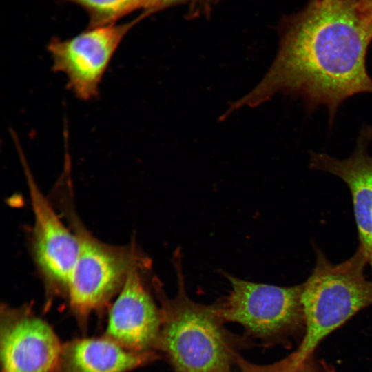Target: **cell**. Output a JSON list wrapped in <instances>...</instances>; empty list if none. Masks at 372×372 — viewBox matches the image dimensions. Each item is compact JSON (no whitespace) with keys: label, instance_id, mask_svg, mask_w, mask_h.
Segmentation results:
<instances>
[{"label":"cell","instance_id":"obj_1","mask_svg":"<svg viewBox=\"0 0 372 372\" xmlns=\"http://www.w3.org/2000/svg\"><path fill=\"white\" fill-rule=\"evenodd\" d=\"M371 41L372 23L357 0H310L282 25L277 54L259 83L230 103L220 120L282 94L301 98L309 113L324 105L331 127L347 99L372 93L366 68Z\"/></svg>","mask_w":372,"mask_h":372},{"label":"cell","instance_id":"obj_2","mask_svg":"<svg viewBox=\"0 0 372 372\" xmlns=\"http://www.w3.org/2000/svg\"><path fill=\"white\" fill-rule=\"evenodd\" d=\"M181 259L179 251H175L176 296L169 298L160 280L153 278L162 313L156 350L165 355L177 372H230L238 355L239 340L223 327L216 304H200L189 297Z\"/></svg>","mask_w":372,"mask_h":372},{"label":"cell","instance_id":"obj_3","mask_svg":"<svg viewBox=\"0 0 372 372\" xmlns=\"http://www.w3.org/2000/svg\"><path fill=\"white\" fill-rule=\"evenodd\" d=\"M366 256L358 246L347 260L332 263L316 248V263L302 283L304 336L287 357L294 366L307 363L318 344L364 308L372 304V281L364 273Z\"/></svg>","mask_w":372,"mask_h":372},{"label":"cell","instance_id":"obj_4","mask_svg":"<svg viewBox=\"0 0 372 372\" xmlns=\"http://www.w3.org/2000/svg\"><path fill=\"white\" fill-rule=\"evenodd\" d=\"M55 192L79 243L65 298L72 313L84 328L92 314L110 307L143 254L134 243L112 245L94 236L73 209L71 186L61 187Z\"/></svg>","mask_w":372,"mask_h":372},{"label":"cell","instance_id":"obj_5","mask_svg":"<svg viewBox=\"0 0 372 372\" xmlns=\"http://www.w3.org/2000/svg\"><path fill=\"white\" fill-rule=\"evenodd\" d=\"M223 274L230 290L216 304L224 322L238 323L249 335L263 340L274 339L304 323L302 283L280 287Z\"/></svg>","mask_w":372,"mask_h":372},{"label":"cell","instance_id":"obj_6","mask_svg":"<svg viewBox=\"0 0 372 372\" xmlns=\"http://www.w3.org/2000/svg\"><path fill=\"white\" fill-rule=\"evenodd\" d=\"M138 21L112 22L91 27L68 39L53 38L47 48L52 69L66 76L67 88L81 100L89 101L99 93V85L122 40Z\"/></svg>","mask_w":372,"mask_h":372},{"label":"cell","instance_id":"obj_7","mask_svg":"<svg viewBox=\"0 0 372 372\" xmlns=\"http://www.w3.org/2000/svg\"><path fill=\"white\" fill-rule=\"evenodd\" d=\"M19 153L34 216L31 240L33 260L48 298L58 296L65 298L69 280L78 255V240L37 185L19 149Z\"/></svg>","mask_w":372,"mask_h":372},{"label":"cell","instance_id":"obj_8","mask_svg":"<svg viewBox=\"0 0 372 372\" xmlns=\"http://www.w3.org/2000/svg\"><path fill=\"white\" fill-rule=\"evenodd\" d=\"M151 261L143 255L108 307L105 335L136 352H156L162 324Z\"/></svg>","mask_w":372,"mask_h":372},{"label":"cell","instance_id":"obj_9","mask_svg":"<svg viewBox=\"0 0 372 372\" xmlns=\"http://www.w3.org/2000/svg\"><path fill=\"white\" fill-rule=\"evenodd\" d=\"M63 343L29 305L0 310L1 372H61Z\"/></svg>","mask_w":372,"mask_h":372},{"label":"cell","instance_id":"obj_10","mask_svg":"<svg viewBox=\"0 0 372 372\" xmlns=\"http://www.w3.org/2000/svg\"><path fill=\"white\" fill-rule=\"evenodd\" d=\"M372 141V127L361 128L353 153L345 159H338L325 153L309 152L311 169L333 174L342 180L349 189L359 247L364 253L372 269V156L368 147Z\"/></svg>","mask_w":372,"mask_h":372},{"label":"cell","instance_id":"obj_11","mask_svg":"<svg viewBox=\"0 0 372 372\" xmlns=\"http://www.w3.org/2000/svg\"><path fill=\"white\" fill-rule=\"evenodd\" d=\"M158 355L132 351L105 335L76 338L63 343L61 372H130Z\"/></svg>","mask_w":372,"mask_h":372},{"label":"cell","instance_id":"obj_12","mask_svg":"<svg viewBox=\"0 0 372 372\" xmlns=\"http://www.w3.org/2000/svg\"><path fill=\"white\" fill-rule=\"evenodd\" d=\"M81 5L94 17L91 27L115 22L123 16L133 0H70Z\"/></svg>","mask_w":372,"mask_h":372},{"label":"cell","instance_id":"obj_13","mask_svg":"<svg viewBox=\"0 0 372 372\" xmlns=\"http://www.w3.org/2000/svg\"><path fill=\"white\" fill-rule=\"evenodd\" d=\"M236 363L240 372H313L306 363L300 366H294L287 358L273 364L261 365L252 363L238 354Z\"/></svg>","mask_w":372,"mask_h":372},{"label":"cell","instance_id":"obj_14","mask_svg":"<svg viewBox=\"0 0 372 372\" xmlns=\"http://www.w3.org/2000/svg\"><path fill=\"white\" fill-rule=\"evenodd\" d=\"M183 1L185 0H133L126 8L124 15L139 9H143L150 13Z\"/></svg>","mask_w":372,"mask_h":372},{"label":"cell","instance_id":"obj_15","mask_svg":"<svg viewBox=\"0 0 372 372\" xmlns=\"http://www.w3.org/2000/svg\"><path fill=\"white\" fill-rule=\"evenodd\" d=\"M359 8L367 19L372 23V0H357Z\"/></svg>","mask_w":372,"mask_h":372}]
</instances>
